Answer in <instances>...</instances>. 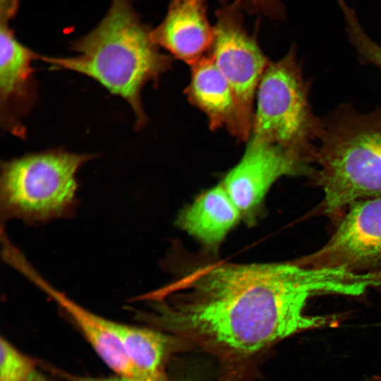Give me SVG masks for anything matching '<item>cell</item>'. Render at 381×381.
I'll list each match as a JSON object with an SVG mask.
<instances>
[{
	"label": "cell",
	"mask_w": 381,
	"mask_h": 381,
	"mask_svg": "<svg viewBox=\"0 0 381 381\" xmlns=\"http://www.w3.org/2000/svg\"><path fill=\"white\" fill-rule=\"evenodd\" d=\"M310 90L293 46L270 63L260 80L252 135L311 166L323 121L313 113Z\"/></svg>",
	"instance_id": "obj_5"
},
{
	"label": "cell",
	"mask_w": 381,
	"mask_h": 381,
	"mask_svg": "<svg viewBox=\"0 0 381 381\" xmlns=\"http://www.w3.org/2000/svg\"><path fill=\"white\" fill-rule=\"evenodd\" d=\"M0 352V381H28L34 375V360L4 337H1Z\"/></svg>",
	"instance_id": "obj_15"
},
{
	"label": "cell",
	"mask_w": 381,
	"mask_h": 381,
	"mask_svg": "<svg viewBox=\"0 0 381 381\" xmlns=\"http://www.w3.org/2000/svg\"><path fill=\"white\" fill-rule=\"evenodd\" d=\"M240 1V0H239ZM254 9L274 18H282L284 8L279 0H241Z\"/></svg>",
	"instance_id": "obj_17"
},
{
	"label": "cell",
	"mask_w": 381,
	"mask_h": 381,
	"mask_svg": "<svg viewBox=\"0 0 381 381\" xmlns=\"http://www.w3.org/2000/svg\"><path fill=\"white\" fill-rule=\"evenodd\" d=\"M151 37L159 47L190 66L209 54L214 29L207 20L205 0H172Z\"/></svg>",
	"instance_id": "obj_11"
},
{
	"label": "cell",
	"mask_w": 381,
	"mask_h": 381,
	"mask_svg": "<svg viewBox=\"0 0 381 381\" xmlns=\"http://www.w3.org/2000/svg\"><path fill=\"white\" fill-rule=\"evenodd\" d=\"M126 353L145 381H165L163 368L171 337L152 329L111 320Z\"/></svg>",
	"instance_id": "obj_14"
},
{
	"label": "cell",
	"mask_w": 381,
	"mask_h": 381,
	"mask_svg": "<svg viewBox=\"0 0 381 381\" xmlns=\"http://www.w3.org/2000/svg\"><path fill=\"white\" fill-rule=\"evenodd\" d=\"M95 157L53 149L1 161V223L12 219L44 223L72 215L78 202L76 174Z\"/></svg>",
	"instance_id": "obj_4"
},
{
	"label": "cell",
	"mask_w": 381,
	"mask_h": 381,
	"mask_svg": "<svg viewBox=\"0 0 381 381\" xmlns=\"http://www.w3.org/2000/svg\"><path fill=\"white\" fill-rule=\"evenodd\" d=\"M237 3L217 13L210 54L235 97L238 116L234 136L246 140L252 131L255 94L270 61L245 30Z\"/></svg>",
	"instance_id": "obj_6"
},
{
	"label": "cell",
	"mask_w": 381,
	"mask_h": 381,
	"mask_svg": "<svg viewBox=\"0 0 381 381\" xmlns=\"http://www.w3.org/2000/svg\"><path fill=\"white\" fill-rule=\"evenodd\" d=\"M361 273L296 262L214 263L143 296V320L213 353L227 365L248 362L277 341L328 323L305 314L314 296H358Z\"/></svg>",
	"instance_id": "obj_1"
},
{
	"label": "cell",
	"mask_w": 381,
	"mask_h": 381,
	"mask_svg": "<svg viewBox=\"0 0 381 381\" xmlns=\"http://www.w3.org/2000/svg\"><path fill=\"white\" fill-rule=\"evenodd\" d=\"M348 39L362 61L381 71V45L368 35L363 26L353 28L349 32Z\"/></svg>",
	"instance_id": "obj_16"
},
{
	"label": "cell",
	"mask_w": 381,
	"mask_h": 381,
	"mask_svg": "<svg viewBox=\"0 0 381 381\" xmlns=\"http://www.w3.org/2000/svg\"><path fill=\"white\" fill-rule=\"evenodd\" d=\"M322 121L310 178L324 193L320 211L333 216L381 196V107L361 113L342 104Z\"/></svg>",
	"instance_id": "obj_3"
},
{
	"label": "cell",
	"mask_w": 381,
	"mask_h": 381,
	"mask_svg": "<svg viewBox=\"0 0 381 381\" xmlns=\"http://www.w3.org/2000/svg\"><path fill=\"white\" fill-rule=\"evenodd\" d=\"M10 264L56 302L78 327L95 353L118 376L145 381L128 358L110 320L89 311L51 286L21 253L15 255Z\"/></svg>",
	"instance_id": "obj_10"
},
{
	"label": "cell",
	"mask_w": 381,
	"mask_h": 381,
	"mask_svg": "<svg viewBox=\"0 0 381 381\" xmlns=\"http://www.w3.org/2000/svg\"><path fill=\"white\" fill-rule=\"evenodd\" d=\"M346 210L327 243L296 263L352 272L381 264V196L356 202Z\"/></svg>",
	"instance_id": "obj_7"
},
{
	"label": "cell",
	"mask_w": 381,
	"mask_h": 381,
	"mask_svg": "<svg viewBox=\"0 0 381 381\" xmlns=\"http://www.w3.org/2000/svg\"><path fill=\"white\" fill-rule=\"evenodd\" d=\"M186 94L191 104L207 116L212 130L226 127L235 135L237 107L234 92L209 54L190 66Z\"/></svg>",
	"instance_id": "obj_12"
},
{
	"label": "cell",
	"mask_w": 381,
	"mask_h": 381,
	"mask_svg": "<svg viewBox=\"0 0 381 381\" xmlns=\"http://www.w3.org/2000/svg\"><path fill=\"white\" fill-rule=\"evenodd\" d=\"M241 215L222 183L199 195L186 207L177 224L204 245L220 244Z\"/></svg>",
	"instance_id": "obj_13"
},
{
	"label": "cell",
	"mask_w": 381,
	"mask_h": 381,
	"mask_svg": "<svg viewBox=\"0 0 381 381\" xmlns=\"http://www.w3.org/2000/svg\"><path fill=\"white\" fill-rule=\"evenodd\" d=\"M313 167L281 147L254 136L249 139L240 162L225 176L222 184L247 222L260 211L268 190L284 176L310 177Z\"/></svg>",
	"instance_id": "obj_8"
},
{
	"label": "cell",
	"mask_w": 381,
	"mask_h": 381,
	"mask_svg": "<svg viewBox=\"0 0 381 381\" xmlns=\"http://www.w3.org/2000/svg\"><path fill=\"white\" fill-rule=\"evenodd\" d=\"M18 0H0V20L10 21L16 14Z\"/></svg>",
	"instance_id": "obj_18"
},
{
	"label": "cell",
	"mask_w": 381,
	"mask_h": 381,
	"mask_svg": "<svg viewBox=\"0 0 381 381\" xmlns=\"http://www.w3.org/2000/svg\"><path fill=\"white\" fill-rule=\"evenodd\" d=\"M78 54L41 56L52 69L68 70L88 76L111 94L125 99L133 111L136 129L147 123L141 92L157 82L171 65L142 23L131 0H112L106 15L90 32L73 43Z\"/></svg>",
	"instance_id": "obj_2"
},
{
	"label": "cell",
	"mask_w": 381,
	"mask_h": 381,
	"mask_svg": "<svg viewBox=\"0 0 381 381\" xmlns=\"http://www.w3.org/2000/svg\"><path fill=\"white\" fill-rule=\"evenodd\" d=\"M73 381H137L133 379L116 376L114 377L109 378H95V377H76L72 378Z\"/></svg>",
	"instance_id": "obj_19"
},
{
	"label": "cell",
	"mask_w": 381,
	"mask_h": 381,
	"mask_svg": "<svg viewBox=\"0 0 381 381\" xmlns=\"http://www.w3.org/2000/svg\"><path fill=\"white\" fill-rule=\"evenodd\" d=\"M8 21L0 20V121L1 127L23 138L22 119L34 107L37 82L34 60L41 56L16 38Z\"/></svg>",
	"instance_id": "obj_9"
}]
</instances>
